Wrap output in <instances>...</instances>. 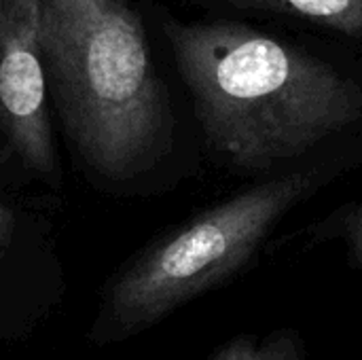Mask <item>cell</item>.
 Masks as SVG:
<instances>
[{
    "label": "cell",
    "instance_id": "2",
    "mask_svg": "<svg viewBox=\"0 0 362 360\" xmlns=\"http://www.w3.org/2000/svg\"><path fill=\"white\" fill-rule=\"evenodd\" d=\"M38 51L85 161L129 178L170 142V110L127 0H38Z\"/></svg>",
    "mask_w": 362,
    "mask_h": 360
},
{
    "label": "cell",
    "instance_id": "9",
    "mask_svg": "<svg viewBox=\"0 0 362 360\" xmlns=\"http://www.w3.org/2000/svg\"><path fill=\"white\" fill-rule=\"evenodd\" d=\"M13 231H15V216L4 204H0V257L4 255V250L11 244Z\"/></svg>",
    "mask_w": 362,
    "mask_h": 360
},
{
    "label": "cell",
    "instance_id": "5",
    "mask_svg": "<svg viewBox=\"0 0 362 360\" xmlns=\"http://www.w3.org/2000/svg\"><path fill=\"white\" fill-rule=\"evenodd\" d=\"M327 244H339L350 267L362 272V197L333 208L297 231L274 238L265 252L272 257L286 248L310 252Z\"/></svg>",
    "mask_w": 362,
    "mask_h": 360
},
{
    "label": "cell",
    "instance_id": "7",
    "mask_svg": "<svg viewBox=\"0 0 362 360\" xmlns=\"http://www.w3.org/2000/svg\"><path fill=\"white\" fill-rule=\"evenodd\" d=\"M208 360H308V346L295 327H280L265 335H238Z\"/></svg>",
    "mask_w": 362,
    "mask_h": 360
},
{
    "label": "cell",
    "instance_id": "3",
    "mask_svg": "<svg viewBox=\"0 0 362 360\" xmlns=\"http://www.w3.org/2000/svg\"><path fill=\"white\" fill-rule=\"evenodd\" d=\"M362 168V136L257 178L153 246L110 295L117 327H148L244 272L303 204Z\"/></svg>",
    "mask_w": 362,
    "mask_h": 360
},
{
    "label": "cell",
    "instance_id": "6",
    "mask_svg": "<svg viewBox=\"0 0 362 360\" xmlns=\"http://www.w3.org/2000/svg\"><path fill=\"white\" fill-rule=\"evenodd\" d=\"M362 47V0H233Z\"/></svg>",
    "mask_w": 362,
    "mask_h": 360
},
{
    "label": "cell",
    "instance_id": "8",
    "mask_svg": "<svg viewBox=\"0 0 362 360\" xmlns=\"http://www.w3.org/2000/svg\"><path fill=\"white\" fill-rule=\"evenodd\" d=\"M0 17L38 23V0H0Z\"/></svg>",
    "mask_w": 362,
    "mask_h": 360
},
{
    "label": "cell",
    "instance_id": "1",
    "mask_svg": "<svg viewBox=\"0 0 362 360\" xmlns=\"http://www.w3.org/2000/svg\"><path fill=\"white\" fill-rule=\"evenodd\" d=\"M212 155L263 178L362 136V62L238 21H165Z\"/></svg>",
    "mask_w": 362,
    "mask_h": 360
},
{
    "label": "cell",
    "instance_id": "4",
    "mask_svg": "<svg viewBox=\"0 0 362 360\" xmlns=\"http://www.w3.org/2000/svg\"><path fill=\"white\" fill-rule=\"evenodd\" d=\"M36 32L34 25L0 21V112L15 149L28 166L51 176L55 155Z\"/></svg>",
    "mask_w": 362,
    "mask_h": 360
},
{
    "label": "cell",
    "instance_id": "10",
    "mask_svg": "<svg viewBox=\"0 0 362 360\" xmlns=\"http://www.w3.org/2000/svg\"><path fill=\"white\" fill-rule=\"evenodd\" d=\"M361 360H362V359H361Z\"/></svg>",
    "mask_w": 362,
    "mask_h": 360
}]
</instances>
